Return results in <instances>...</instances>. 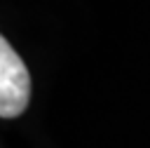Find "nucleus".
Instances as JSON below:
<instances>
[{
	"label": "nucleus",
	"instance_id": "f257e3e1",
	"mask_svg": "<svg viewBox=\"0 0 150 148\" xmlns=\"http://www.w3.org/2000/svg\"><path fill=\"white\" fill-rule=\"evenodd\" d=\"M30 101V75L12 45L0 40V115L16 117L28 108Z\"/></svg>",
	"mask_w": 150,
	"mask_h": 148
}]
</instances>
